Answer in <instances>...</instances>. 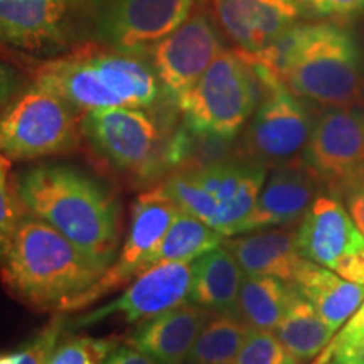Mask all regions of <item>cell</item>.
<instances>
[{
  "label": "cell",
  "instance_id": "d590c367",
  "mask_svg": "<svg viewBox=\"0 0 364 364\" xmlns=\"http://www.w3.org/2000/svg\"><path fill=\"white\" fill-rule=\"evenodd\" d=\"M364 331V302L359 306L356 312L348 318L344 327H341V334H349V332H358Z\"/></svg>",
  "mask_w": 364,
  "mask_h": 364
},
{
  "label": "cell",
  "instance_id": "5b68a950",
  "mask_svg": "<svg viewBox=\"0 0 364 364\" xmlns=\"http://www.w3.org/2000/svg\"><path fill=\"white\" fill-rule=\"evenodd\" d=\"M265 177V166L241 157L174 171L162 186L182 211L235 236L255 208Z\"/></svg>",
  "mask_w": 364,
  "mask_h": 364
},
{
  "label": "cell",
  "instance_id": "836d02e7",
  "mask_svg": "<svg viewBox=\"0 0 364 364\" xmlns=\"http://www.w3.org/2000/svg\"><path fill=\"white\" fill-rule=\"evenodd\" d=\"M103 364H159L149 354L134 348L127 343H118L115 348L108 353Z\"/></svg>",
  "mask_w": 364,
  "mask_h": 364
},
{
  "label": "cell",
  "instance_id": "4fadbf2b",
  "mask_svg": "<svg viewBox=\"0 0 364 364\" xmlns=\"http://www.w3.org/2000/svg\"><path fill=\"white\" fill-rule=\"evenodd\" d=\"M311 117L284 81L265 95L245 136L243 157L262 166H282L304 152L312 132Z\"/></svg>",
  "mask_w": 364,
  "mask_h": 364
},
{
  "label": "cell",
  "instance_id": "484cf974",
  "mask_svg": "<svg viewBox=\"0 0 364 364\" xmlns=\"http://www.w3.org/2000/svg\"><path fill=\"white\" fill-rule=\"evenodd\" d=\"M250 331L236 312H211L184 364H231Z\"/></svg>",
  "mask_w": 364,
  "mask_h": 364
},
{
  "label": "cell",
  "instance_id": "277c9868",
  "mask_svg": "<svg viewBox=\"0 0 364 364\" xmlns=\"http://www.w3.org/2000/svg\"><path fill=\"white\" fill-rule=\"evenodd\" d=\"M33 83L53 91L78 113L102 108H150L164 97L149 59L112 46L86 43L33 70Z\"/></svg>",
  "mask_w": 364,
  "mask_h": 364
},
{
  "label": "cell",
  "instance_id": "52a82bcc",
  "mask_svg": "<svg viewBox=\"0 0 364 364\" xmlns=\"http://www.w3.org/2000/svg\"><path fill=\"white\" fill-rule=\"evenodd\" d=\"M81 136L78 112L36 83L0 108V152L12 162L70 154Z\"/></svg>",
  "mask_w": 364,
  "mask_h": 364
},
{
  "label": "cell",
  "instance_id": "7a4b0ae2",
  "mask_svg": "<svg viewBox=\"0 0 364 364\" xmlns=\"http://www.w3.org/2000/svg\"><path fill=\"white\" fill-rule=\"evenodd\" d=\"M51 225L26 215L0 255L6 290L36 312L70 314L75 300L107 272Z\"/></svg>",
  "mask_w": 364,
  "mask_h": 364
},
{
  "label": "cell",
  "instance_id": "9c48e42d",
  "mask_svg": "<svg viewBox=\"0 0 364 364\" xmlns=\"http://www.w3.org/2000/svg\"><path fill=\"white\" fill-rule=\"evenodd\" d=\"M177 209L179 206L162 184L140 194L132 206L129 233L117 258L97 284L75 300L70 312L88 307L90 304L97 302L113 290L122 289L149 270L150 257L169 230Z\"/></svg>",
  "mask_w": 364,
  "mask_h": 364
},
{
  "label": "cell",
  "instance_id": "83f0119b",
  "mask_svg": "<svg viewBox=\"0 0 364 364\" xmlns=\"http://www.w3.org/2000/svg\"><path fill=\"white\" fill-rule=\"evenodd\" d=\"M11 169L12 161L0 152V255L6 252L14 231L27 215L16 194Z\"/></svg>",
  "mask_w": 364,
  "mask_h": 364
},
{
  "label": "cell",
  "instance_id": "9a60e30c",
  "mask_svg": "<svg viewBox=\"0 0 364 364\" xmlns=\"http://www.w3.org/2000/svg\"><path fill=\"white\" fill-rule=\"evenodd\" d=\"M300 162L317 182L336 191L364 164V110L331 107L312 127Z\"/></svg>",
  "mask_w": 364,
  "mask_h": 364
},
{
  "label": "cell",
  "instance_id": "ac0fdd59",
  "mask_svg": "<svg viewBox=\"0 0 364 364\" xmlns=\"http://www.w3.org/2000/svg\"><path fill=\"white\" fill-rule=\"evenodd\" d=\"M66 0H0V46L46 51L66 43Z\"/></svg>",
  "mask_w": 364,
  "mask_h": 364
},
{
  "label": "cell",
  "instance_id": "d6a6232c",
  "mask_svg": "<svg viewBox=\"0 0 364 364\" xmlns=\"http://www.w3.org/2000/svg\"><path fill=\"white\" fill-rule=\"evenodd\" d=\"M302 14L314 17H348L364 12V0H299Z\"/></svg>",
  "mask_w": 364,
  "mask_h": 364
},
{
  "label": "cell",
  "instance_id": "8d00e7d4",
  "mask_svg": "<svg viewBox=\"0 0 364 364\" xmlns=\"http://www.w3.org/2000/svg\"><path fill=\"white\" fill-rule=\"evenodd\" d=\"M68 4H70V7H78V6H83L85 2H88V0H66Z\"/></svg>",
  "mask_w": 364,
  "mask_h": 364
},
{
  "label": "cell",
  "instance_id": "4316f807",
  "mask_svg": "<svg viewBox=\"0 0 364 364\" xmlns=\"http://www.w3.org/2000/svg\"><path fill=\"white\" fill-rule=\"evenodd\" d=\"M117 344L115 338L70 336L58 341L46 364H103Z\"/></svg>",
  "mask_w": 364,
  "mask_h": 364
},
{
  "label": "cell",
  "instance_id": "3957f363",
  "mask_svg": "<svg viewBox=\"0 0 364 364\" xmlns=\"http://www.w3.org/2000/svg\"><path fill=\"white\" fill-rule=\"evenodd\" d=\"M268 68L297 97L327 107L351 105L361 88V49L343 27L294 24L258 53H245Z\"/></svg>",
  "mask_w": 364,
  "mask_h": 364
},
{
  "label": "cell",
  "instance_id": "f1b7e54d",
  "mask_svg": "<svg viewBox=\"0 0 364 364\" xmlns=\"http://www.w3.org/2000/svg\"><path fill=\"white\" fill-rule=\"evenodd\" d=\"M231 364H300L270 331H250Z\"/></svg>",
  "mask_w": 364,
  "mask_h": 364
},
{
  "label": "cell",
  "instance_id": "ffe728a7",
  "mask_svg": "<svg viewBox=\"0 0 364 364\" xmlns=\"http://www.w3.org/2000/svg\"><path fill=\"white\" fill-rule=\"evenodd\" d=\"M292 285L312 304L322 321L338 332L364 302V285L339 277L329 268L302 258Z\"/></svg>",
  "mask_w": 364,
  "mask_h": 364
},
{
  "label": "cell",
  "instance_id": "d6986e66",
  "mask_svg": "<svg viewBox=\"0 0 364 364\" xmlns=\"http://www.w3.org/2000/svg\"><path fill=\"white\" fill-rule=\"evenodd\" d=\"M211 311L186 302L136 324L125 343L159 364H184Z\"/></svg>",
  "mask_w": 364,
  "mask_h": 364
},
{
  "label": "cell",
  "instance_id": "e575fe53",
  "mask_svg": "<svg viewBox=\"0 0 364 364\" xmlns=\"http://www.w3.org/2000/svg\"><path fill=\"white\" fill-rule=\"evenodd\" d=\"M22 90L21 75L0 59V108L7 105Z\"/></svg>",
  "mask_w": 364,
  "mask_h": 364
},
{
  "label": "cell",
  "instance_id": "603a6c76",
  "mask_svg": "<svg viewBox=\"0 0 364 364\" xmlns=\"http://www.w3.org/2000/svg\"><path fill=\"white\" fill-rule=\"evenodd\" d=\"M273 334L287 351L304 364L316 359L324 351L336 332L322 321L312 304L295 289L289 307L273 329Z\"/></svg>",
  "mask_w": 364,
  "mask_h": 364
},
{
  "label": "cell",
  "instance_id": "7402d4cb",
  "mask_svg": "<svg viewBox=\"0 0 364 364\" xmlns=\"http://www.w3.org/2000/svg\"><path fill=\"white\" fill-rule=\"evenodd\" d=\"M245 273L226 247H218L193 262L188 302L211 312H236Z\"/></svg>",
  "mask_w": 364,
  "mask_h": 364
},
{
  "label": "cell",
  "instance_id": "1f68e13d",
  "mask_svg": "<svg viewBox=\"0 0 364 364\" xmlns=\"http://www.w3.org/2000/svg\"><path fill=\"white\" fill-rule=\"evenodd\" d=\"M332 194H338L348 206V213L364 235V164L341 182Z\"/></svg>",
  "mask_w": 364,
  "mask_h": 364
},
{
  "label": "cell",
  "instance_id": "ba28073f",
  "mask_svg": "<svg viewBox=\"0 0 364 364\" xmlns=\"http://www.w3.org/2000/svg\"><path fill=\"white\" fill-rule=\"evenodd\" d=\"M81 134L102 161L122 174L150 179L167 171V144L144 108L115 107L83 113Z\"/></svg>",
  "mask_w": 364,
  "mask_h": 364
},
{
  "label": "cell",
  "instance_id": "6da1fadb",
  "mask_svg": "<svg viewBox=\"0 0 364 364\" xmlns=\"http://www.w3.org/2000/svg\"><path fill=\"white\" fill-rule=\"evenodd\" d=\"M27 215L39 218L91 258L110 267L120 245L122 213L115 194L68 164L43 162L14 176Z\"/></svg>",
  "mask_w": 364,
  "mask_h": 364
},
{
  "label": "cell",
  "instance_id": "f546056e",
  "mask_svg": "<svg viewBox=\"0 0 364 364\" xmlns=\"http://www.w3.org/2000/svg\"><path fill=\"white\" fill-rule=\"evenodd\" d=\"M65 316H54L43 331L38 332L29 343L12 353L0 354V364H46L51 356L54 346L65 332Z\"/></svg>",
  "mask_w": 364,
  "mask_h": 364
},
{
  "label": "cell",
  "instance_id": "5bb4252c",
  "mask_svg": "<svg viewBox=\"0 0 364 364\" xmlns=\"http://www.w3.org/2000/svg\"><path fill=\"white\" fill-rule=\"evenodd\" d=\"M193 284V262H167L150 267L132 280L129 289L115 300L71 322L75 329H86L110 317H122L127 324L142 322L188 302Z\"/></svg>",
  "mask_w": 364,
  "mask_h": 364
},
{
  "label": "cell",
  "instance_id": "d4e9b609",
  "mask_svg": "<svg viewBox=\"0 0 364 364\" xmlns=\"http://www.w3.org/2000/svg\"><path fill=\"white\" fill-rule=\"evenodd\" d=\"M225 235L189 213L177 209L169 230L152 257L150 267L167 262H194L225 243Z\"/></svg>",
  "mask_w": 364,
  "mask_h": 364
},
{
  "label": "cell",
  "instance_id": "2e32d148",
  "mask_svg": "<svg viewBox=\"0 0 364 364\" xmlns=\"http://www.w3.org/2000/svg\"><path fill=\"white\" fill-rule=\"evenodd\" d=\"M225 34L243 53H258L297 24L299 0H213Z\"/></svg>",
  "mask_w": 364,
  "mask_h": 364
},
{
  "label": "cell",
  "instance_id": "8fae6325",
  "mask_svg": "<svg viewBox=\"0 0 364 364\" xmlns=\"http://www.w3.org/2000/svg\"><path fill=\"white\" fill-rule=\"evenodd\" d=\"M196 0H91L100 39L125 53L144 54L194 11Z\"/></svg>",
  "mask_w": 364,
  "mask_h": 364
},
{
  "label": "cell",
  "instance_id": "4dcf8cb0",
  "mask_svg": "<svg viewBox=\"0 0 364 364\" xmlns=\"http://www.w3.org/2000/svg\"><path fill=\"white\" fill-rule=\"evenodd\" d=\"M314 364H364V331L338 332Z\"/></svg>",
  "mask_w": 364,
  "mask_h": 364
},
{
  "label": "cell",
  "instance_id": "8992f818",
  "mask_svg": "<svg viewBox=\"0 0 364 364\" xmlns=\"http://www.w3.org/2000/svg\"><path fill=\"white\" fill-rule=\"evenodd\" d=\"M263 97L260 80L243 54L223 49L176 107L193 134L235 140Z\"/></svg>",
  "mask_w": 364,
  "mask_h": 364
},
{
  "label": "cell",
  "instance_id": "cb8c5ba5",
  "mask_svg": "<svg viewBox=\"0 0 364 364\" xmlns=\"http://www.w3.org/2000/svg\"><path fill=\"white\" fill-rule=\"evenodd\" d=\"M295 287L277 277L245 275L236 314L250 329L273 332L289 307Z\"/></svg>",
  "mask_w": 364,
  "mask_h": 364
},
{
  "label": "cell",
  "instance_id": "30bf717a",
  "mask_svg": "<svg viewBox=\"0 0 364 364\" xmlns=\"http://www.w3.org/2000/svg\"><path fill=\"white\" fill-rule=\"evenodd\" d=\"M297 247L302 258L364 285V235L339 199L318 196L300 221Z\"/></svg>",
  "mask_w": 364,
  "mask_h": 364
},
{
  "label": "cell",
  "instance_id": "7c38bea8",
  "mask_svg": "<svg viewBox=\"0 0 364 364\" xmlns=\"http://www.w3.org/2000/svg\"><path fill=\"white\" fill-rule=\"evenodd\" d=\"M223 49L213 21L206 12L194 7L188 19L145 54L156 71L164 98L177 105Z\"/></svg>",
  "mask_w": 364,
  "mask_h": 364
},
{
  "label": "cell",
  "instance_id": "44dd1931",
  "mask_svg": "<svg viewBox=\"0 0 364 364\" xmlns=\"http://www.w3.org/2000/svg\"><path fill=\"white\" fill-rule=\"evenodd\" d=\"M245 275L277 277L292 284L302 255L297 247V231L258 230L252 235L225 241Z\"/></svg>",
  "mask_w": 364,
  "mask_h": 364
},
{
  "label": "cell",
  "instance_id": "e0dca14e",
  "mask_svg": "<svg viewBox=\"0 0 364 364\" xmlns=\"http://www.w3.org/2000/svg\"><path fill=\"white\" fill-rule=\"evenodd\" d=\"M317 184L316 177L300 161L273 167L240 233L273 226H292L302 221L314 203Z\"/></svg>",
  "mask_w": 364,
  "mask_h": 364
}]
</instances>
